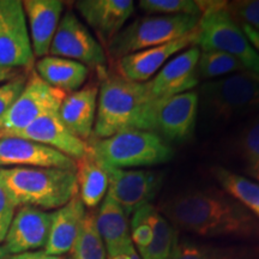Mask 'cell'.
Returning a JSON list of instances; mask_svg holds the SVG:
<instances>
[{
	"mask_svg": "<svg viewBox=\"0 0 259 259\" xmlns=\"http://www.w3.org/2000/svg\"><path fill=\"white\" fill-rule=\"evenodd\" d=\"M167 220L184 231L202 236L252 238L259 234V221L225 191H187L160 206Z\"/></svg>",
	"mask_w": 259,
	"mask_h": 259,
	"instance_id": "1",
	"label": "cell"
},
{
	"mask_svg": "<svg viewBox=\"0 0 259 259\" xmlns=\"http://www.w3.org/2000/svg\"><path fill=\"white\" fill-rule=\"evenodd\" d=\"M158 101L148 82H134L119 73H103L92 137L107 138L127 130L154 131Z\"/></svg>",
	"mask_w": 259,
	"mask_h": 259,
	"instance_id": "2",
	"label": "cell"
},
{
	"mask_svg": "<svg viewBox=\"0 0 259 259\" xmlns=\"http://www.w3.org/2000/svg\"><path fill=\"white\" fill-rule=\"evenodd\" d=\"M0 178L16 205L59 209L78 194L74 170L59 168H0Z\"/></svg>",
	"mask_w": 259,
	"mask_h": 259,
	"instance_id": "3",
	"label": "cell"
},
{
	"mask_svg": "<svg viewBox=\"0 0 259 259\" xmlns=\"http://www.w3.org/2000/svg\"><path fill=\"white\" fill-rule=\"evenodd\" d=\"M197 93L198 114L211 127L259 113V82L247 72L204 82Z\"/></svg>",
	"mask_w": 259,
	"mask_h": 259,
	"instance_id": "4",
	"label": "cell"
},
{
	"mask_svg": "<svg viewBox=\"0 0 259 259\" xmlns=\"http://www.w3.org/2000/svg\"><path fill=\"white\" fill-rule=\"evenodd\" d=\"M89 151L103 167H153L169 162L173 148L153 131L127 130L107 138H90Z\"/></svg>",
	"mask_w": 259,
	"mask_h": 259,
	"instance_id": "5",
	"label": "cell"
},
{
	"mask_svg": "<svg viewBox=\"0 0 259 259\" xmlns=\"http://www.w3.org/2000/svg\"><path fill=\"white\" fill-rule=\"evenodd\" d=\"M202 16L198 23L200 51H220L231 54L244 65L246 71L259 74V54L232 17L227 2H199Z\"/></svg>",
	"mask_w": 259,
	"mask_h": 259,
	"instance_id": "6",
	"label": "cell"
},
{
	"mask_svg": "<svg viewBox=\"0 0 259 259\" xmlns=\"http://www.w3.org/2000/svg\"><path fill=\"white\" fill-rule=\"evenodd\" d=\"M199 18L187 15L143 16L115 35L107 45L108 52L112 58L119 60L135 52L168 44L196 30Z\"/></svg>",
	"mask_w": 259,
	"mask_h": 259,
	"instance_id": "7",
	"label": "cell"
},
{
	"mask_svg": "<svg viewBox=\"0 0 259 259\" xmlns=\"http://www.w3.org/2000/svg\"><path fill=\"white\" fill-rule=\"evenodd\" d=\"M66 93L53 88L32 71L23 92L0 118V138L21 131L40 116L58 113Z\"/></svg>",
	"mask_w": 259,
	"mask_h": 259,
	"instance_id": "8",
	"label": "cell"
},
{
	"mask_svg": "<svg viewBox=\"0 0 259 259\" xmlns=\"http://www.w3.org/2000/svg\"><path fill=\"white\" fill-rule=\"evenodd\" d=\"M34 63L23 4L0 0V66L18 69Z\"/></svg>",
	"mask_w": 259,
	"mask_h": 259,
	"instance_id": "9",
	"label": "cell"
},
{
	"mask_svg": "<svg viewBox=\"0 0 259 259\" xmlns=\"http://www.w3.org/2000/svg\"><path fill=\"white\" fill-rule=\"evenodd\" d=\"M50 54L99 69L106 64V54L101 44L72 11H67L61 17Z\"/></svg>",
	"mask_w": 259,
	"mask_h": 259,
	"instance_id": "10",
	"label": "cell"
},
{
	"mask_svg": "<svg viewBox=\"0 0 259 259\" xmlns=\"http://www.w3.org/2000/svg\"><path fill=\"white\" fill-rule=\"evenodd\" d=\"M106 168V167H105ZM108 173V192L126 216L150 204L163 184V174L147 169H114L106 168Z\"/></svg>",
	"mask_w": 259,
	"mask_h": 259,
	"instance_id": "11",
	"label": "cell"
},
{
	"mask_svg": "<svg viewBox=\"0 0 259 259\" xmlns=\"http://www.w3.org/2000/svg\"><path fill=\"white\" fill-rule=\"evenodd\" d=\"M198 118V93L186 92L162 99L155 111V134L168 144L185 143L192 137Z\"/></svg>",
	"mask_w": 259,
	"mask_h": 259,
	"instance_id": "12",
	"label": "cell"
},
{
	"mask_svg": "<svg viewBox=\"0 0 259 259\" xmlns=\"http://www.w3.org/2000/svg\"><path fill=\"white\" fill-rule=\"evenodd\" d=\"M196 45H198V27L194 31L178 40L122 57L118 60L119 74L134 82H149L168 60Z\"/></svg>",
	"mask_w": 259,
	"mask_h": 259,
	"instance_id": "13",
	"label": "cell"
},
{
	"mask_svg": "<svg viewBox=\"0 0 259 259\" xmlns=\"http://www.w3.org/2000/svg\"><path fill=\"white\" fill-rule=\"evenodd\" d=\"M51 222L52 213L32 206H22L15 213L4 240L3 248L6 254H21L45 248Z\"/></svg>",
	"mask_w": 259,
	"mask_h": 259,
	"instance_id": "14",
	"label": "cell"
},
{
	"mask_svg": "<svg viewBox=\"0 0 259 259\" xmlns=\"http://www.w3.org/2000/svg\"><path fill=\"white\" fill-rule=\"evenodd\" d=\"M200 56L198 46L189 47L168 60L156 76L148 82L150 92L157 100L192 90L198 85L197 66Z\"/></svg>",
	"mask_w": 259,
	"mask_h": 259,
	"instance_id": "15",
	"label": "cell"
},
{
	"mask_svg": "<svg viewBox=\"0 0 259 259\" xmlns=\"http://www.w3.org/2000/svg\"><path fill=\"white\" fill-rule=\"evenodd\" d=\"M0 166L59 168L74 170L76 161L46 145L16 137L0 138Z\"/></svg>",
	"mask_w": 259,
	"mask_h": 259,
	"instance_id": "16",
	"label": "cell"
},
{
	"mask_svg": "<svg viewBox=\"0 0 259 259\" xmlns=\"http://www.w3.org/2000/svg\"><path fill=\"white\" fill-rule=\"evenodd\" d=\"M29 139L60 151L73 160H79L89 153L87 142L76 137L60 120L58 113H51L36 119L21 131L8 136Z\"/></svg>",
	"mask_w": 259,
	"mask_h": 259,
	"instance_id": "17",
	"label": "cell"
},
{
	"mask_svg": "<svg viewBox=\"0 0 259 259\" xmlns=\"http://www.w3.org/2000/svg\"><path fill=\"white\" fill-rule=\"evenodd\" d=\"M76 9L87 24L105 41L111 42L135 11L132 0H80Z\"/></svg>",
	"mask_w": 259,
	"mask_h": 259,
	"instance_id": "18",
	"label": "cell"
},
{
	"mask_svg": "<svg viewBox=\"0 0 259 259\" xmlns=\"http://www.w3.org/2000/svg\"><path fill=\"white\" fill-rule=\"evenodd\" d=\"M99 87L89 83L65 96L59 108L60 120L70 132L82 141H89L95 125Z\"/></svg>",
	"mask_w": 259,
	"mask_h": 259,
	"instance_id": "19",
	"label": "cell"
},
{
	"mask_svg": "<svg viewBox=\"0 0 259 259\" xmlns=\"http://www.w3.org/2000/svg\"><path fill=\"white\" fill-rule=\"evenodd\" d=\"M29 21L30 41L34 57L44 58L59 25L64 4L59 0H25L22 3Z\"/></svg>",
	"mask_w": 259,
	"mask_h": 259,
	"instance_id": "20",
	"label": "cell"
},
{
	"mask_svg": "<svg viewBox=\"0 0 259 259\" xmlns=\"http://www.w3.org/2000/svg\"><path fill=\"white\" fill-rule=\"evenodd\" d=\"M127 219L121 206L109 194H106L95 220L108 257L130 253L135 247Z\"/></svg>",
	"mask_w": 259,
	"mask_h": 259,
	"instance_id": "21",
	"label": "cell"
},
{
	"mask_svg": "<svg viewBox=\"0 0 259 259\" xmlns=\"http://www.w3.org/2000/svg\"><path fill=\"white\" fill-rule=\"evenodd\" d=\"M85 206L78 194L52 213L50 235L44 252L51 255H63L71 251L85 218Z\"/></svg>",
	"mask_w": 259,
	"mask_h": 259,
	"instance_id": "22",
	"label": "cell"
},
{
	"mask_svg": "<svg viewBox=\"0 0 259 259\" xmlns=\"http://www.w3.org/2000/svg\"><path fill=\"white\" fill-rule=\"evenodd\" d=\"M36 73L53 88L73 93L85 82L89 70L78 61L47 56L36 63Z\"/></svg>",
	"mask_w": 259,
	"mask_h": 259,
	"instance_id": "23",
	"label": "cell"
},
{
	"mask_svg": "<svg viewBox=\"0 0 259 259\" xmlns=\"http://www.w3.org/2000/svg\"><path fill=\"white\" fill-rule=\"evenodd\" d=\"M78 196L84 206L95 208L108 192V173L92 153L76 161Z\"/></svg>",
	"mask_w": 259,
	"mask_h": 259,
	"instance_id": "24",
	"label": "cell"
},
{
	"mask_svg": "<svg viewBox=\"0 0 259 259\" xmlns=\"http://www.w3.org/2000/svg\"><path fill=\"white\" fill-rule=\"evenodd\" d=\"M232 150L241 169L259 183V113L250 116L236 132Z\"/></svg>",
	"mask_w": 259,
	"mask_h": 259,
	"instance_id": "25",
	"label": "cell"
},
{
	"mask_svg": "<svg viewBox=\"0 0 259 259\" xmlns=\"http://www.w3.org/2000/svg\"><path fill=\"white\" fill-rule=\"evenodd\" d=\"M212 176L227 194L238 200L259 221V183L223 167H212Z\"/></svg>",
	"mask_w": 259,
	"mask_h": 259,
	"instance_id": "26",
	"label": "cell"
},
{
	"mask_svg": "<svg viewBox=\"0 0 259 259\" xmlns=\"http://www.w3.org/2000/svg\"><path fill=\"white\" fill-rule=\"evenodd\" d=\"M148 223L153 229V239L145 248L138 250L142 259H170L178 241L177 231L153 205L148 212Z\"/></svg>",
	"mask_w": 259,
	"mask_h": 259,
	"instance_id": "27",
	"label": "cell"
},
{
	"mask_svg": "<svg viewBox=\"0 0 259 259\" xmlns=\"http://www.w3.org/2000/svg\"><path fill=\"white\" fill-rule=\"evenodd\" d=\"M70 253L71 259H106V248L97 231L94 213H85Z\"/></svg>",
	"mask_w": 259,
	"mask_h": 259,
	"instance_id": "28",
	"label": "cell"
},
{
	"mask_svg": "<svg viewBox=\"0 0 259 259\" xmlns=\"http://www.w3.org/2000/svg\"><path fill=\"white\" fill-rule=\"evenodd\" d=\"M197 71L199 79L208 80L231 73L247 72L236 58L220 51H200Z\"/></svg>",
	"mask_w": 259,
	"mask_h": 259,
	"instance_id": "29",
	"label": "cell"
},
{
	"mask_svg": "<svg viewBox=\"0 0 259 259\" xmlns=\"http://www.w3.org/2000/svg\"><path fill=\"white\" fill-rule=\"evenodd\" d=\"M170 259H241V253L233 248H220L184 240L177 241Z\"/></svg>",
	"mask_w": 259,
	"mask_h": 259,
	"instance_id": "30",
	"label": "cell"
},
{
	"mask_svg": "<svg viewBox=\"0 0 259 259\" xmlns=\"http://www.w3.org/2000/svg\"><path fill=\"white\" fill-rule=\"evenodd\" d=\"M139 8L150 15L202 16L199 2L193 0H141Z\"/></svg>",
	"mask_w": 259,
	"mask_h": 259,
	"instance_id": "31",
	"label": "cell"
},
{
	"mask_svg": "<svg viewBox=\"0 0 259 259\" xmlns=\"http://www.w3.org/2000/svg\"><path fill=\"white\" fill-rule=\"evenodd\" d=\"M227 9L238 23L247 24L259 31V0L229 2Z\"/></svg>",
	"mask_w": 259,
	"mask_h": 259,
	"instance_id": "32",
	"label": "cell"
},
{
	"mask_svg": "<svg viewBox=\"0 0 259 259\" xmlns=\"http://www.w3.org/2000/svg\"><path fill=\"white\" fill-rule=\"evenodd\" d=\"M28 76L19 73L12 79L0 84V118L11 108L27 84Z\"/></svg>",
	"mask_w": 259,
	"mask_h": 259,
	"instance_id": "33",
	"label": "cell"
},
{
	"mask_svg": "<svg viewBox=\"0 0 259 259\" xmlns=\"http://www.w3.org/2000/svg\"><path fill=\"white\" fill-rule=\"evenodd\" d=\"M16 208L17 205L0 178V242L5 240L10 225L14 220Z\"/></svg>",
	"mask_w": 259,
	"mask_h": 259,
	"instance_id": "34",
	"label": "cell"
},
{
	"mask_svg": "<svg viewBox=\"0 0 259 259\" xmlns=\"http://www.w3.org/2000/svg\"><path fill=\"white\" fill-rule=\"evenodd\" d=\"M5 259H67L64 255H51L44 251L27 252V253L8 255Z\"/></svg>",
	"mask_w": 259,
	"mask_h": 259,
	"instance_id": "35",
	"label": "cell"
},
{
	"mask_svg": "<svg viewBox=\"0 0 259 259\" xmlns=\"http://www.w3.org/2000/svg\"><path fill=\"white\" fill-rule=\"evenodd\" d=\"M240 27L242 29V31H244V34L246 35V37H247L248 42L251 44V46L253 47L255 52L259 54V31H257L255 29L247 24H240Z\"/></svg>",
	"mask_w": 259,
	"mask_h": 259,
	"instance_id": "36",
	"label": "cell"
},
{
	"mask_svg": "<svg viewBox=\"0 0 259 259\" xmlns=\"http://www.w3.org/2000/svg\"><path fill=\"white\" fill-rule=\"evenodd\" d=\"M19 73L21 72H19L18 69H11V67L0 66V83L12 79Z\"/></svg>",
	"mask_w": 259,
	"mask_h": 259,
	"instance_id": "37",
	"label": "cell"
},
{
	"mask_svg": "<svg viewBox=\"0 0 259 259\" xmlns=\"http://www.w3.org/2000/svg\"><path fill=\"white\" fill-rule=\"evenodd\" d=\"M135 248V247H134ZM132 248V250H134ZM131 250V251H132ZM131 252L130 253H125V254H118V255H113V257H108V259H131Z\"/></svg>",
	"mask_w": 259,
	"mask_h": 259,
	"instance_id": "38",
	"label": "cell"
},
{
	"mask_svg": "<svg viewBox=\"0 0 259 259\" xmlns=\"http://www.w3.org/2000/svg\"><path fill=\"white\" fill-rule=\"evenodd\" d=\"M131 259H142L141 258V255L138 254V252H137V250H136V248H134V250L131 251Z\"/></svg>",
	"mask_w": 259,
	"mask_h": 259,
	"instance_id": "39",
	"label": "cell"
},
{
	"mask_svg": "<svg viewBox=\"0 0 259 259\" xmlns=\"http://www.w3.org/2000/svg\"><path fill=\"white\" fill-rule=\"evenodd\" d=\"M8 257V254H6V252L4 251V248L0 247V259H5Z\"/></svg>",
	"mask_w": 259,
	"mask_h": 259,
	"instance_id": "40",
	"label": "cell"
},
{
	"mask_svg": "<svg viewBox=\"0 0 259 259\" xmlns=\"http://www.w3.org/2000/svg\"><path fill=\"white\" fill-rule=\"evenodd\" d=\"M248 74H250V76L252 77V78H253L254 80H257V82H259V74H254V73H250V72H247Z\"/></svg>",
	"mask_w": 259,
	"mask_h": 259,
	"instance_id": "41",
	"label": "cell"
}]
</instances>
